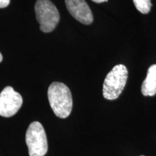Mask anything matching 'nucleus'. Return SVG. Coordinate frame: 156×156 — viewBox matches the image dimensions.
<instances>
[{
  "label": "nucleus",
  "mask_w": 156,
  "mask_h": 156,
  "mask_svg": "<svg viewBox=\"0 0 156 156\" xmlns=\"http://www.w3.org/2000/svg\"><path fill=\"white\" fill-rule=\"evenodd\" d=\"M35 12L41 30L50 33L55 29L59 21V13L50 0H37Z\"/></svg>",
  "instance_id": "nucleus-3"
},
{
  "label": "nucleus",
  "mask_w": 156,
  "mask_h": 156,
  "mask_svg": "<svg viewBox=\"0 0 156 156\" xmlns=\"http://www.w3.org/2000/svg\"><path fill=\"white\" fill-rule=\"evenodd\" d=\"M136 9L142 14H147L151 11L152 4L151 0H133Z\"/></svg>",
  "instance_id": "nucleus-8"
},
{
  "label": "nucleus",
  "mask_w": 156,
  "mask_h": 156,
  "mask_svg": "<svg viewBox=\"0 0 156 156\" xmlns=\"http://www.w3.org/2000/svg\"><path fill=\"white\" fill-rule=\"evenodd\" d=\"M22 105V96L13 87H6L0 93V116L3 117L14 116Z\"/></svg>",
  "instance_id": "nucleus-5"
},
{
  "label": "nucleus",
  "mask_w": 156,
  "mask_h": 156,
  "mask_svg": "<svg viewBox=\"0 0 156 156\" xmlns=\"http://www.w3.org/2000/svg\"><path fill=\"white\" fill-rule=\"evenodd\" d=\"M2 58H3V57H2V54L0 53V62H1L2 61Z\"/></svg>",
  "instance_id": "nucleus-11"
},
{
  "label": "nucleus",
  "mask_w": 156,
  "mask_h": 156,
  "mask_svg": "<svg viewBox=\"0 0 156 156\" xmlns=\"http://www.w3.org/2000/svg\"><path fill=\"white\" fill-rule=\"evenodd\" d=\"M141 91L145 96L156 95V64H153L148 69L147 76L142 83Z\"/></svg>",
  "instance_id": "nucleus-7"
},
{
  "label": "nucleus",
  "mask_w": 156,
  "mask_h": 156,
  "mask_svg": "<svg viewBox=\"0 0 156 156\" xmlns=\"http://www.w3.org/2000/svg\"><path fill=\"white\" fill-rule=\"evenodd\" d=\"M128 77V71L123 64H117L105 78L103 86V97L107 100H115L122 93Z\"/></svg>",
  "instance_id": "nucleus-2"
},
{
  "label": "nucleus",
  "mask_w": 156,
  "mask_h": 156,
  "mask_svg": "<svg viewBox=\"0 0 156 156\" xmlns=\"http://www.w3.org/2000/svg\"><path fill=\"white\" fill-rule=\"evenodd\" d=\"M48 98L56 116L65 119L69 116L73 109V97L67 85L58 82L51 84L48 89Z\"/></svg>",
  "instance_id": "nucleus-1"
},
{
  "label": "nucleus",
  "mask_w": 156,
  "mask_h": 156,
  "mask_svg": "<svg viewBox=\"0 0 156 156\" xmlns=\"http://www.w3.org/2000/svg\"><path fill=\"white\" fill-rule=\"evenodd\" d=\"M92 1L95 3H102L104 2H107L108 0H92Z\"/></svg>",
  "instance_id": "nucleus-10"
},
{
  "label": "nucleus",
  "mask_w": 156,
  "mask_h": 156,
  "mask_svg": "<svg viewBox=\"0 0 156 156\" xmlns=\"http://www.w3.org/2000/svg\"><path fill=\"white\" fill-rule=\"evenodd\" d=\"M25 141L30 156H44L48 151V142L44 126L38 122H32L28 126Z\"/></svg>",
  "instance_id": "nucleus-4"
},
{
  "label": "nucleus",
  "mask_w": 156,
  "mask_h": 156,
  "mask_svg": "<svg viewBox=\"0 0 156 156\" xmlns=\"http://www.w3.org/2000/svg\"><path fill=\"white\" fill-rule=\"evenodd\" d=\"M10 0H0V8H5L9 5Z\"/></svg>",
  "instance_id": "nucleus-9"
},
{
  "label": "nucleus",
  "mask_w": 156,
  "mask_h": 156,
  "mask_svg": "<svg viewBox=\"0 0 156 156\" xmlns=\"http://www.w3.org/2000/svg\"><path fill=\"white\" fill-rule=\"evenodd\" d=\"M65 4L72 16L80 23L85 25L93 23V13L85 0H65Z\"/></svg>",
  "instance_id": "nucleus-6"
},
{
  "label": "nucleus",
  "mask_w": 156,
  "mask_h": 156,
  "mask_svg": "<svg viewBox=\"0 0 156 156\" xmlns=\"http://www.w3.org/2000/svg\"><path fill=\"white\" fill-rule=\"evenodd\" d=\"M141 156H145V155H141Z\"/></svg>",
  "instance_id": "nucleus-12"
}]
</instances>
